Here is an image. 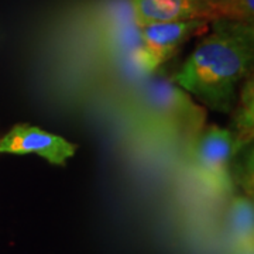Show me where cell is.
<instances>
[{
  "label": "cell",
  "instance_id": "cell-1",
  "mask_svg": "<svg viewBox=\"0 0 254 254\" xmlns=\"http://www.w3.org/2000/svg\"><path fill=\"white\" fill-rule=\"evenodd\" d=\"M253 46V24L215 20L213 31L198 43L174 79L210 109L227 113L236 103L239 83L252 71Z\"/></svg>",
  "mask_w": 254,
  "mask_h": 254
},
{
  "label": "cell",
  "instance_id": "cell-2",
  "mask_svg": "<svg viewBox=\"0 0 254 254\" xmlns=\"http://www.w3.org/2000/svg\"><path fill=\"white\" fill-rule=\"evenodd\" d=\"M141 106L151 118L190 141L205 127L206 113L185 92L164 78L148 81L141 91Z\"/></svg>",
  "mask_w": 254,
  "mask_h": 254
},
{
  "label": "cell",
  "instance_id": "cell-3",
  "mask_svg": "<svg viewBox=\"0 0 254 254\" xmlns=\"http://www.w3.org/2000/svg\"><path fill=\"white\" fill-rule=\"evenodd\" d=\"M243 147L232 130L212 125L203 127L190 141V160L202 180L222 192L232 190L230 164Z\"/></svg>",
  "mask_w": 254,
  "mask_h": 254
},
{
  "label": "cell",
  "instance_id": "cell-4",
  "mask_svg": "<svg viewBox=\"0 0 254 254\" xmlns=\"http://www.w3.org/2000/svg\"><path fill=\"white\" fill-rule=\"evenodd\" d=\"M208 30L209 21L202 18L143 26L140 27V40L143 44L140 61L147 71H154L157 66L168 61L190 38L202 36Z\"/></svg>",
  "mask_w": 254,
  "mask_h": 254
},
{
  "label": "cell",
  "instance_id": "cell-5",
  "mask_svg": "<svg viewBox=\"0 0 254 254\" xmlns=\"http://www.w3.org/2000/svg\"><path fill=\"white\" fill-rule=\"evenodd\" d=\"M76 151V145L36 126L17 125L0 140V153L38 154L54 165H65Z\"/></svg>",
  "mask_w": 254,
  "mask_h": 254
},
{
  "label": "cell",
  "instance_id": "cell-6",
  "mask_svg": "<svg viewBox=\"0 0 254 254\" xmlns=\"http://www.w3.org/2000/svg\"><path fill=\"white\" fill-rule=\"evenodd\" d=\"M131 9L138 27L164 21L212 20L202 0H131Z\"/></svg>",
  "mask_w": 254,
  "mask_h": 254
},
{
  "label": "cell",
  "instance_id": "cell-7",
  "mask_svg": "<svg viewBox=\"0 0 254 254\" xmlns=\"http://www.w3.org/2000/svg\"><path fill=\"white\" fill-rule=\"evenodd\" d=\"M226 225L236 249L253 245V200L249 196L233 199L227 210Z\"/></svg>",
  "mask_w": 254,
  "mask_h": 254
},
{
  "label": "cell",
  "instance_id": "cell-8",
  "mask_svg": "<svg viewBox=\"0 0 254 254\" xmlns=\"http://www.w3.org/2000/svg\"><path fill=\"white\" fill-rule=\"evenodd\" d=\"M253 79L250 76L240 92V100L235 115V128L232 130L240 147L252 144L253 140Z\"/></svg>",
  "mask_w": 254,
  "mask_h": 254
},
{
  "label": "cell",
  "instance_id": "cell-9",
  "mask_svg": "<svg viewBox=\"0 0 254 254\" xmlns=\"http://www.w3.org/2000/svg\"><path fill=\"white\" fill-rule=\"evenodd\" d=\"M215 20H230L253 24L254 1L253 0H225L213 13Z\"/></svg>",
  "mask_w": 254,
  "mask_h": 254
},
{
  "label": "cell",
  "instance_id": "cell-10",
  "mask_svg": "<svg viewBox=\"0 0 254 254\" xmlns=\"http://www.w3.org/2000/svg\"><path fill=\"white\" fill-rule=\"evenodd\" d=\"M237 164L236 168H235V173H236V181L243 185V188L246 192L252 195L253 192V153H252V148L250 151H246V154L239 158L237 161H232V164Z\"/></svg>",
  "mask_w": 254,
  "mask_h": 254
},
{
  "label": "cell",
  "instance_id": "cell-11",
  "mask_svg": "<svg viewBox=\"0 0 254 254\" xmlns=\"http://www.w3.org/2000/svg\"><path fill=\"white\" fill-rule=\"evenodd\" d=\"M223 1H225V0H202V3H203V4L209 9V11H210L212 20H213V13H215V10L218 9Z\"/></svg>",
  "mask_w": 254,
  "mask_h": 254
}]
</instances>
